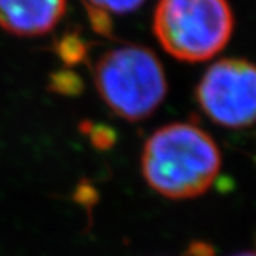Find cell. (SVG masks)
<instances>
[{
	"label": "cell",
	"instance_id": "ba28073f",
	"mask_svg": "<svg viewBox=\"0 0 256 256\" xmlns=\"http://www.w3.org/2000/svg\"><path fill=\"white\" fill-rule=\"evenodd\" d=\"M78 131L88 138L90 144L98 151H108L116 146L118 140V136L114 128L106 124H96L90 120H82L78 126Z\"/></svg>",
	"mask_w": 256,
	"mask_h": 256
},
{
	"label": "cell",
	"instance_id": "277c9868",
	"mask_svg": "<svg viewBox=\"0 0 256 256\" xmlns=\"http://www.w3.org/2000/svg\"><path fill=\"white\" fill-rule=\"evenodd\" d=\"M195 97L214 122L244 128L256 121V64L238 57L218 60L196 86Z\"/></svg>",
	"mask_w": 256,
	"mask_h": 256
},
{
	"label": "cell",
	"instance_id": "4fadbf2b",
	"mask_svg": "<svg viewBox=\"0 0 256 256\" xmlns=\"http://www.w3.org/2000/svg\"><path fill=\"white\" fill-rule=\"evenodd\" d=\"M232 256H256V252H240V254H236V255Z\"/></svg>",
	"mask_w": 256,
	"mask_h": 256
},
{
	"label": "cell",
	"instance_id": "30bf717a",
	"mask_svg": "<svg viewBox=\"0 0 256 256\" xmlns=\"http://www.w3.org/2000/svg\"><path fill=\"white\" fill-rule=\"evenodd\" d=\"M84 8H86V12H87V16H88L92 30L96 33L101 34V36L112 37L114 24H112V18H111L110 14L102 12V10L90 8V6H84Z\"/></svg>",
	"mask_w": 256,
	"mask_h": 256
},
{
	"label": "cell",
	"instance_id": "9c48e42d",
	"mask_svg": "<svg viewBox=\"0 0 256 256\" xmlns=\"http://www.w3.org/2000/svg\"><path fill=\"white\" fill-rule=\"evenodd\" d=\"M146 0H84V6H90L94 9L102 10L108 14H127L140 6H142Z\"/></svg>",
	"mask_w": 256,
	"mask_h": 256
},
{
	"label": "cell",
	"instance_id": "7a4b0ae2",
	"mask_svg": "<svg viewBox=\"0 0 256 256\" xmlns=\"http://www.w3.org/2000/svg\"><path fill=\"white\" fill-rule=\"evenodd\" d=\"M92 80L106 106L128 122L152 116L168 92L160 58L140 44L114 47L101 54L94 64Z\"/></svg>",
	"mask_w": 256,
	"mask_h": 256
},
{
	"label": "cell",
	"instance_id": "52a82bcc",
	"mask_svg": "<svg viewBox=\"0 0 256 256\" xmlns=\"http://www.w3.org/2000/svg\"><path fill=\"white\" fill-rule=\"evenodd\" d=\"M48 92L63 97H77L84 90V82L78 74L70 68L56 70L48 76Z\"/></svg>",
	"mask_w": 256,
	"mask_h": 256
},
{
	"label": "cell",
	"instance_id": "7c38bea8",
	"mask_svg": "<svg viewBox=\"0 0 256 256\" xmlns=\"http://www.w3.org/2000/svg\"><path fill=\"white\" fill-rule=\"evenodd\" d=\"M184 256H215V252L210 244L196 240V242H192L188 245Z\"/></svg>",
	"mask_w": 256,
	"mask_h": 256
},
{
	"label": "cell",
	"instance_id": "5b68a950",
	"mask_svg": "<svg viewBox=\"0 0 256 256\" xmlns=\"http://www.w3.org/2000/svg\"><path fill=\"white\" fill-rule=\"evenodd\" d=\"M67 0H0V28L20 37L42 36L57 26Z\"/></svg>",
	"mask_w": 256,
	"mask_h": 256
},
{
	"label": "cell",
	"instance_id": "8992f818",
	"mask_svg": "<svg viewBox=\"0 0 256 256\" xmlns=\"http://www.w3.org/2000/svg\"><path fill=\"white\" fill-rule=\"evenodd\" d=\"M53 52L67 67H74L87 62L90 46L77 32H67L56 40Z\"/></svg>",
	"mask_w": 256,
	"mask_h": 256
},
{
	"label": "cell",
	"instance_id": "8fae6325",
	"mask_svg": "<svg viewBox=\"0 0 256 256\" xmlns=\"http://www.w3.org/2000/svg\"><path fill=\"white\" fill-rule=\"evenodd\" d=\"M97 200H98L97 190H96L88 181L84 180V181H82V182L76 186V191H74V201L77 202V204H80L82 208L90 210L92 206L96 205Z\"/></svg>",
	"mask_w": 256,
	"mask_h": 256
},
{
	"label": "cell",
	"instance_id": "3957f363",
	"mask_svg": "<svg viewBox=\"0 0 256 256\" xmlns=\"http://www.w3.org/2000/svg\"><path fill=\"white\" fill-rule=\"evenodd\" d=\"M235 28L228 0H158L154 34L168 54L186 63L222 52Z\"/></svg>",
	"mask_w": 256,
	"mask_h": 256
},
{
	"label": "cell",
	"instance_id": "6da1fadb",
	"mask_svg": "<svg viewBox=\"0 0 256 256\" xmlns=\"http://www.w3.org/2000/svg\"><path fill=\"white\" fill-rule=\"evenodd\" d=\"M220 170L218 146L210 134L190 122L158 128L141 154L146 182L170 200H191L205 194Z\"/></svg>",
	"mask_w": 256,
	"mask_h": 256
}]
</instances>
